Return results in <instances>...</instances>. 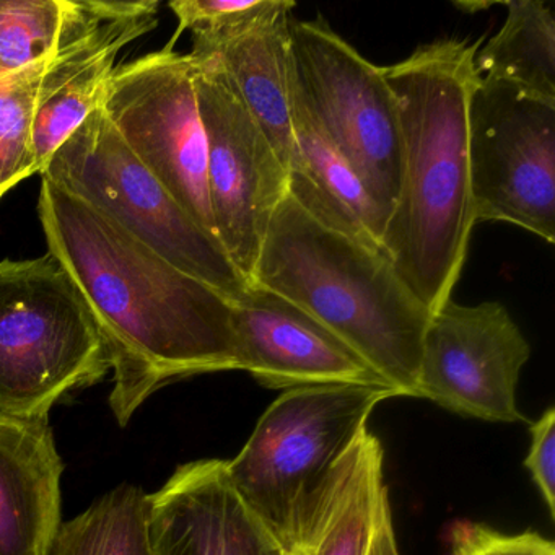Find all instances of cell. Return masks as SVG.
Masks as SVG:
<instances>
[{"mask_svg": "<svg viewBox=\"0 0 555 555\" xmlns=\"http://www.w3.org/2000/svg\"><path fill=\"white\" fill-rule=\"evenodd\" d=\"M38 212L48 253L99 324L113 370L109 408L121 427L175 379L240 370L230 298L43 178Z\"/></svg>", "mask_w": 555, "mask_h": 555, "instance_id": "1", "label": "cell"}, {"mask_svg": "<svg viewBox=\"0 0 555 555\" xmlns=\"http://www.w3.org/2000/svg\"><path fill=\"white\" fill-rule=\"evenodd\" d=\"M251 284L320 321L398 398H417L430 311L405 287L382 245L304 175L291 173Z\"/></svg>", "mask_w": 555, "mask_h": 555, "instance_id": "2", "label": "cell"}, {"mask_svg": "<svg viewBox=\"0 0 555 555\" xmlns=\"http://www.w3.org/2000/svg\"><path fill=\"white\" fill-rule=\"evenodd\" d=\"M483 40L444 38L382 67L401 121V190L382 248L417 300L437 313L466 261L474 220L467 108Z\"/></svg>", "mask_w": 555, "mask_h": 555, "instance_id": "3", "label": "cell"}, {"mask_svg": "<svg viewBox=\"0 0 555 555\" xmlns=\"http://www.w3.org/2000/svg\"><path fill=\"white\" fill-rule=\"evenodd\" d=\"M389 398L398 395L379 385L288 389L225 461L233 489L285 551L300 541L337 464Z\"/></svg>", "mask_w": 555, "mask_h": 555, "instance_id": "4", "label": "cell"}, {"mask_svg": "<svg viewBox=\"0 0 555 555\" xmlns=\"http://www.w3.org/2000/svg\"><path fill=\"white\" fill-rule=\"evenodd\" d=\"M109 370L92 310L56 258L0 261V412L48 418Z\"/></svg>", "mask_w": 555, "mask_h": 555, "instance_id": "5", "label": "cell"}, {"mask_svg": "<svg viewBox=\"0 0 555 555\" xmlns=\"http://www.w3.org/2000/svg\"><path fill=\"white\" fill-rule=\"evenodd\" d=\"M40 175L230 300L235 301L249 284L222 245L184 212L126 147L100 103Z\"/></svg>", "mask_w": 555, "mask_h": 555, "instance_id": "6", "label": "cell"}, {"mask_svg": "<svg viewBox=\"0 0 555 555\" xmlns=\"http://www.w3.org/2000/svg\"><path fill=\"white\" fill-rule=\"evenodd\" d=\"M288 73L373 203L389 219L401 190L402 139L398 103L382 67L369 63L326 18L291 17Z\"/></svg>", "mask_w": 555, "mask_h": 555, "instance_id": "7", "label": "cell"}, {"mask_svg": "<svg viewBox=\"0 0 555 555\" xmlns=\"http://www.w3.org/2000/svg\"><path fill=\"white\" fill-rule=\"evenodd\" d=\"M474 220L555 242V102L480 77L467 108Z\"/></svg>", "mask_w": 555, "mask_h": 555, "instance_id": "8", "label": "cell"}, {"mask_svg": "<svg viewBox=\"0 0 555 555\" xmlns=\"http://www.w3.org/2000/svg\"><path fill=\"white\" fill-rule=\"evenodd\" d=\"M196 73L194 57L177 53L170 44L115 69L100 105L126 147L217 240Z\"/></svg>", "mask_w": 555, "mask_h": 555, "instance_id": "9", "label": "cell"}, {"mask_svg": "<svg viewBox=\"0 0 555 555\" xmlns=\"http://www.w3.org/2000/svg\"><path fill=\"white\" fill-rule=\"evenodd\" d=\"M193 57L216 236L240 274L251 282L272 217L291 188V171L220 64L209 56Z\"/></svg>", "mask_w": 555, "mask_h": 555, "instance_id": "10", "label": "cell"}, {"mask_svg": "<svg viewBox=\"0 0 555 555\" xmlns=\"http://www.w3.org/2000/svg\"><path fill=\"white\" fill-rule=\"evenodd\" d=\"M531 346L499 301L467 307L444 301L425 331L417 398L487 422L519 424V373Z\"/></svg>", "mask_w": 555, "mask_h": 555, "instance_id": "11", "label": "cell"}, {"mask_svg": "<svg viewBox=\"0 0 555 555\" xmlns=\"http://www.w3.org/2000/svg\"><path fill=\"white\" fill-rule=\"evenodd\" d=\"M158 8L154 0H63L60 37L38 92L34 125L38 173L99 106L119 51L157 27Z\"/></svg>", "mask_w": 555, "mask_h": 555, "instance_id": "12", "label": "cell"}, {"mask_svg": "<svg viewBox=\"0 0 555 555\" xmlns=\"http://www.w3.org/2000/svg\"><path fill=\"white\" fill-rule=\"evenodd\" d=\"M233 324L240 370L266 388L288 391L326 385L388 386L320 321L251 282L233 301Z\"/></svg>", "mask_w": 555, "mask_h": 555, "instance_id": "13", "label": "cell"}, {"mask_svg": "<svg viewBox=\"0 0 555 555\" xmlns=\"http://www.w3.org/2000/svg\"><path fill=\"white\" fill-rule=\"evenodd\" d=\"M149 499L155 555H287L233 489L223 460L181 464Z\"/></svg>", "mask_w": 555, "mask_h": 555, "instance_id": "14", "label": "cell"}, {"mask_svg": "<svg viewBox=\"0 0 555 555\" xmlns=\"http://www.w3.org/2000/svg\"><path fill=\"white\" fill-rule=\"evenodd\" d=\"M64 469L48 418L0 412V555H47L63 522Z\"/></svg>", "mask_w": 555, "mask_h": 555, "instance_id": "15", "label": "cell"}, {"mask_svg": "<svg viewBox=\"0 0 555 555\" xmlns=\"http://www.w3.org/2000/svg\"><path fill=\"white\" fill-rule=\"evenodd\" d=\"M385 450L366 428L327 482L300 541L287 555H369L388 502Z\"/></svg>", "mask_w": 555, "mask_h": 555, "instance_id": "16", "label": "cell"}, {"mask_svg": "<svg viewBox=\"0 0 555 555\" xmlns=\"http://www.w3.org/2000/svg\"><path fill=\"white\" fill-rule=\"evenodd\" d=\"M294 9L278 12L219 47L191 51L193 56L214 57L220 64L288 171L295 155L288 89V21Z\"/></svg>", "mask_w": 555, "mask_h": 555, "instance_id": "17", "label": "cell"}, {"mask_svg": "<svg viewBox=\"0 0 555 555\" xmlns=\"http://www.w3.org/2000/svg\"><path fill=\"white\" fill-rule=\"evenodd\" d=\"M506 21L476 54L480 76L555 102V18L542 0L505 2Z\"/></svg>", "mask_w": 555, "mask_h": 555, "instance_id": "18", "label": "cell"}, {"mask_svg": "<svg viewBox=\"0 0 555 555\" xmlns=\"http://www.w3.org/2000/svg\"><path fill=\"white\" fill-rule=\"evenodd\" d=\"M288 89H291V121L295 145L291 173L295 171L304 175L323 196L346 210L382 245V236L388 219L373 203L362 181L344 158L343 152L337 149L310 106L305 103L304 96L292 82L291 73H288Z\"/></svg>", "mask_w": 555, "mask_h": 555, "instance_id": "19", "label": "cell"}, {"mask_svg": "<svg viewBox=\"0 0 555 555\" xmlns=\"http://www.w3.org/2000/svg\"><path fill=\"white\" fill-rule=\"evenodd\" d=\"M149 495L131 483L109 490L61 522L47 555H155Z\"/></svg>", "mask_w": 555, "mask_h": 555, "instance_id": "20", "label": "cell"}, {"mask_svg": "<svg viewBox=\"0 0 555 555\" xmlns=\"http://www.w3.org/2000/svg\"><path fill=\"white\" fill-rule=\"evenodd\" d=\"M44 67L47 63L0 77V199L38 173L34 125Z\"/></svg>", "mask_w": 555, "mask_h": 555, "instance_id": "21", "label": "cell"}, {"mask_svg": "<svg viewBox=\"0 0 555 555\" xmlns=\"http://www.w3.org/2000/svg\"><path fill=\"white\" fill-rule=\"evenodd\" d=\"M63 22V0H0V77L48 63Z\"/></svg>", "mask_w": 555, "mask_h": 555, "instance_id": "22", "label": "cell"}, {"mask_svg": "<svg viewBox=\"0 0 555 555\" xmlns=\"http://www.w3.org/2000/svg\"><path fill=\"white\" fill-rule=\"evenodd\" d=\"M297 8L291 0H175L170 9L181 31L193 34V51L210 50L261 25L284 9Z\"/></svg>", "mask_w": 555, "mask_h": 555, "instance_id": "23", "label": "cell"}, {"mask_svg": "<svg viewBox=\"0 0 555 555\" xmlns=\"http://www.w3.org/2000/svg\"><path fill=\"white\" fill-rule=\"evenodd\" d=\"M451 555H555V544L534 531L506 534L483 522H454L450 531Z\"/></svg>", "mask_w": 555, "mask_h": 555, "instance_id": "24", "label": "cell"}, {"mask_svg": "<svg viewBox=\"0 0 555 555\" xmlns=\"http://www.w3.org/2000/svg\"><path fill=\"white\" fill-rule=\"evenodd\" d=\"M531 447L525 460L532 482L541 492L552 518L555 516V409L548 408L529 425Z\"/></svg>", "mask_w": 555, "mask_h": 555, "instance_id": "25", "label": "cell"}, {"mask_svg": "<svg viewBox=\"0 0 555 555\" xmlns=\"http://www.w3.org/2000/svg\"><path fill=\"white\" fill-rule=\"evenodd\" d=\"M369 555H401L399 554L395 529H392L389 500L383 505L382 513H379L378 525H376Z\"/></svg>", "mask_w": 555, "mask_h": 555, "instance_id": "26", "label": "cell"}]
</instances>
